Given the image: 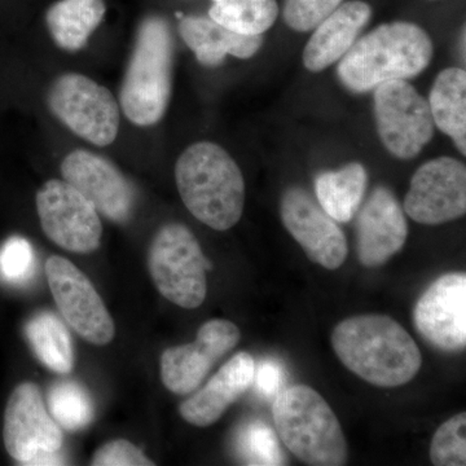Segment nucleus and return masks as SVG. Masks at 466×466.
Segmentation results:
<instances>
[{
	"label": "nucleus",
	"mask_w": 466,
	"mask_h": 466,
	"mask_svg": "<svg viewBox=\"0 0 466 466\" xmlns=\"http://www.w3.org/2000/svg\"><path fill=\"white\" fill-rule=\"evenodd\" d=\"M434 125L466 155V73L449 67L438 75L429 97Z\"/></svg>",
	"instance_id": "4be33fe9"
},
{
	"label": "nucleus",
	"mask_w": 466,
	"mask_h": 466,
	"mask_svg": "<svg viewBox=\"0 0 466 466\" xmlns=\"http://www.w3.org/2000/svg\"><path fill=\"white\" fill-rule=\"evenodd\" d=\"M61 175L112 222L121 225L133 216V186L108 158L90 150H73L61 162Z\"/></svg>",
	"instance_id": "2eb2a0df"
},
{
	"label": "nucleus",
	"mask_w": 466,
	"mask_h": 466,
	"mask_svg": "<svg viewBox=\"0 0 466 466\" xmlns=\"http://www.w3.org/2000/svg\"><path fill=\"white\" fill-rule=\"evenodd\" d=\"M106 11L104 0H58L48 8L46 24L57 47L76 52L87 45Z\"/></svg>",
	"instance_id": "412c9836"
},
{
	"label": "nucleus",
	"mask_w": 466,
	"mask_h": 466,
	"mask_svg": "<svg viewBox=\"0 0 466 466\" xmlns=\"http://www.w3.org/2000/svg\"><path fill=\"white\" fill-rule=\"evenodd\" d=\"M48 408L58 426L69 431H81L94 420V403L84 386L60 381L48 392Z\"/></svg>",
	"instance_id": "a878e982"
},
{
	"label": "nucleus",
	"mask_w": 466,
	"mask_h": 466,
	"mask_svg": "<svg viewBox=\"0 0 466 466\" xmlns=\"http://www.w3.org/2000/svg\"><path fill=\"white\" fill-rule=\"evenodd\" d=\"M94 466H153L155 462L144 455L143 451L131 441L116 440L108 441L94 453Z\"/></svg>",
	"instance_id": "7c9ffc66"
},
{
	"label": "nucleus",
	"mask_w": 466,
	"mask_h": 466,
	"mask_svg": "<svg viewBox=\"0 0 466 466\" xmlns=\"http://www.w3.org/2000/svg\"><path fill=\"white\" fill-rule=\"evenodd\" d=\"M408 225L403 208L394 193L379 187L359 211L358 258L364 267L385 265L406 244Z\"/></svg>",
	"instance_id": "f3484780"
},
{
	"label": "nucleus",
	"mask_w": 466,
	"mask_h": 466,
	"mask_svg": "<svg viewBox=\"0 0 466 466\" xmlns=\"http://www.w3.org/2000/svg\"><path fill=\"white\" fill-rule=\"evenodd\" d=\"M253 382L257 391L267 400H272L279 391L283 390L284 370L276 361H262L254 370Z\"/></svg>",
	"instance_id": "2f4dec72"
},
{
	"label": "nucleus",
	"mask_w": 466,
	"mask_h": 466,
	"mask_svg": "<svg viewBox=\"0 0 466 466\" xmlns=\"http://www.w3.org/2000/svg\"><path fill=\"white\" fill-rule=\"evenodd\" d=\"M332 346L343 366L379 388L406 385L422 366L415 339L386 315L346 319L334 327Z\"/></svg>",
	"instance_id": "f257e3e1"
},
{
	"label": "nucleus",
	"mask_w": 466,
	"mask_h": 466,
	"mask_svg": "<svg viewBox=\"0 0 466 466\" xmlns=\"http://www.w3.org/2000/svg\"><path fill=\"white\" fill-rule=\"evenodd\" d=\"M433 42L412 23L383 24L355 41L339 60L337 75L348 90L364 94L390 81H407L424 72Z\"/></svg>",
	"instance_id": "f03ea898"
},
{
	"label": "nucleus",
	"mask_w": 466,
	"mask_h": 466,
	"mask_svg": "<svg viewBox=\"0 0 466 466\" xmlns=\"http://www.w3.org/2000/svg\"><path fill=\"white\" fill-rule=\"evenodd\" d=\"M238 449L249 465L287 464L274 431L262 421H251L242 428Z\"/></svg>",
	"instance_id": "bb28decb"
},
{
	"label": "nucleus",
	"mask_w": 466,
	"mask_h": 466,
	"mask_svg": "<svg viewBox=\"0 0 466 466\" xmlns=\"http://www.w3.org/2000/svg\"><path fill=\"white\" fill-rule=\"evenodd\" d=\"M148 268L159 293L174 305L198 309L207 299L210 263L186 226L168 223L158 229L150 244Z\"/></svg>",
	"instance_id": "423d86ee"
},
{
	"label": "nucleus",
	"mask_w": 466,
	"mask_h": 466,
	"mask_svg": "<svg viewBox=\"0 0 466 466\" xmlns=\"http://www.w3.org/2000/svg\"><path fill=\"white\" fill-rule=\"evenodd\" d=\"M368 173L359 162L339 171H324L315 179L319 205L336 222L346 223L357 214L366 195Z\"/></svg>",
	"instance_id": "5701e85b"
},
{
	"label": "nucleus",
	"mask_w": 466,
	"mask_h": 466,
	"mask_svg": "<svg viewBox=\"0 0 466 466\" xmlns=\"http://www.w3.org/2000/svg\"><path fill=\"white\" fill-rule=\"evenodd\" d=\"M256 363L248 352H238L211 377L210 381L184 400L180 415L188 424L208 428L216 424L253 383Z\"/></svg>",
	"instance_id": "a211bd4d"
},
{
	"label": "nucleus",
	"mask_w": 466,
	"mask_h": 466,
	"mask_svg": "<svg viewBox=\"0 0 466 466\" xmlns=\"http://www.w3.org/2000/svg\"><path fill=\"white\" fill-rule=\"evenodd\" d=\"M280 214L288 232L299 242L309 260L327 269L339 268L349 247L342 229L300 187H290L281 198Z\"/></svg>",
	"instance_id": "4468645a"
},
{
	"label": "nucleus",
	"mask_w": 466,
	"mask_h": 466,
	"mask_svg": "<svg viewBox=\"0 0 466 466\" xmlns=\"http://www.w3.org/2000/svg\"><path fill=\"white\" fill-rule=\"evenodd\" d=\"M373 91L377 133L383 146L397 158H415L433 139L428 100L407 81L386 82Z\"/></svg>",
	"instance_id": "1a4fd4ad"
},
{
	"label": "nucleus",
	"mask_w": 466,
	"mask_h": 466,
	"mask_svg": "<svg viewBox=\"0 0 466 466\" xmlns=\"http://www.w3.org/2000/svg\"><path fill=\"white\" fill-rule=\"evenodd\" d=\"M52 115L92 146L108 147L119 131V106L108 88L78 73H66L47 94Z\"/></svg>",
	"instance_id": "0eeeda50"
},
{
	"label": "nucleus",
	"mask_w": 466,
	"mask_h": 466,
	"mask_svg": "<svg viewBox=\"0 0 466 466\" xmlns=\"http://www.w3.org/2000/svg\"><path fill=\"white\" fill-rule=\"evenodd\" d=\"M35 204L43 232L61 249L78 254L99 249V213L75 187L66 180H48L36 193Z\"/></svg>",
	"instance_id": "9d476101"
},
{
	"label": "nucleus",
	"mask_w": 466,
	"mask_h": 466,
	"mask_svg": "<svg viewBox=\"0 0 466 466\" xmlns=\"http://www.w3.org/2000/svg\"><path fill=\"white\" fill-rule=\"evenodd\" d=\"M272 416L279 438L300 461L312 466H342L348 462L342 426L315 389L294 385L279 391Z\"/></svg>",
	"instance_id": "39448f33"
},
{
	"label": "nucleus",
	"mask_w": 466,
	"mask_h": 466,
	"mask_svg": "<svg viewBox=\"0 0 466 466\" xmlns=\"http://www.w3.org/2000/svg\"><path fill=\"white\" fill-rule=\"evenodd\" d=\"M174 38L164 17L150 15L137 27L119 104L131 124L148 127L167 113L173 88Z\"/></svg>",
	"instance_id": "20e7f679"
},
{
	"label": "nucleus",
	"mask_w": 466,
	"mask_h": 466,
	"mask_svg": "<svg viewBox=\"0 0 466 466\" xmlns=\"http://www.w3.org/2000/svg\"><path fill=\"white\" fill-rule=\"evenodd\" d=\"M179 34L198 63L208 67L222 66L228 55L242 60L253 57L263 45L262 35L232 32L210 17L183 16Z\"/></svg>",
	"instance_id": "aec40b11"
},
{
	"label": "nucleus",
	"mask_w": 466,
	"mask_h": 466,
	"mask_svg": "<svg viewBox=\"0 0 466 466\" xmlns=\"http://www.w3.org/2000/svg\"><path fill=\"white\" fill-rule=\"evenodd\" d=\"M413 321L417 332L441 351H461L466 346V275L441 276L417 300Z\"/></svg>",
	"instance_id": "dca6fc26"
},
{
	"label": "nucleus",
	"mask_w": 466,
	"mask_h": 466,
	"mask_svg": "<svg viewBox=\"0 0 466 466\" xmlns=\"http://www.w3.org/2000/svg\"><path fill=\"white\" fill-rule=\"evenodd\" d=\"M214 3L223 2V0H213Z\"/></svg>",
	"instance_id": "473e14b6"
},
{
	"label": "nucleus",
	"mask_w": 466,
	"mask_h": 466,
	"mask_svg": "<svg viewBox=\"0 0 466 466\" xmlns=\"http://www.w3.org/2000/svg\"><path fill=\"white\" fill-rule=\"evenodd\" d=\"M372 8L366 2L352 0L339 5L321 21L303 50V66L312 73L341 60L370 23Z\"/></svg>",
	"instance_id": "6ab92c4d"
},
{
	"label": "nucleus",
	"mask_w": 466,
	"mask_h": 466,
	"mask_svg": "<svg viewBox=\"0 0 466 466\" xmlns=\"http://www.w3.org/2000/svg\"><path fill=\"white\" fill-rule=\"evenodd\" d=\"M466 413L451 417L435 431L431 460L435 466L466 465Z\"/></svg>",
	"instance_id": "cd10ccee"
},
{
	"label": "nucleus",
	"mask_w": 466,
	"mask_h": 466,
	"mask_svg": "<svg viewBox=\"0 0 466 466\" xmlns=\"http://www.w3.org/2000/svg\"><path fill=\"white\" fill-rule=\"evenodd\" d=\"M175 180L184 205L204 225L227 231L241 219L244 177L235 159L218 144L195 143L184 150L175 165Z\"/></svg>",
	"instance_id": "7ed1b4c3"
},
{
	"label": "nucleus",
	"mask_w": 466,
	"mask_h": 466,
	"mask_svg": "<svg viewBox=\"0 0 466 466\" xmlns=\"http://www.w3.org/2000/svg\"><path fill=\"white\" fill-rule=\"evenodd\" d=\"M27 341L43 366L67 375L75 367V349L72 336L60 318L50 311H41L27 321Z\"/></svg>",
	"instance_id": "b1692460"
},
{
	"label": "nucleus",
	"mask_w": 466,
	"mask_h": 466,
	"mask_svg": "<svg viewBox=\"0 0 466 466\" xmlns=\"http://www.w3.org/2000/svg\"><path fill=\"white\" fill-rule=\"evenodd\" d=\"M46 276L60 314L82 339L106 346L116 336V325L103 299L87 278L69 259L52 256Z\"/></svg>",
	"instance_id": "9b49d317"
},
{
	"label": "nucleus",
	"mask_w": 466,
	"mask_h": 466,
	"mask_svg": "<svg viewBox=\"0 0 466 466\" xmlns=\"http://www.w3.org/2000/svg\"><path fill=\"white\" fill-rule=\"evenodd\" d=\"M279 15L276 0H223L214 3L208 17L244 35H262Z\"/></svg>",
	"instance_id": "393cba45"
},
{
	"label": "nucleus",
	"mask_w": 466,
	"mask_h": 466,
	"mask_svg": "<svg viewBox=\"0 0 466 466\" xmlns=\"http://www.w3.org/2000/svg\"><path fill=\"white\" fill-rule=\"evenodd\" d=\"M240 339V329L232 321L213 319L202 324L195 342L167 349L162 354L161 380L165 388L177 395L195 391L214 364Z\"/></svg>",
	"instance_id": "ddd939ff"
},
{
	"label": "nucleus",
	"mask_w": 466,
	"mask_h": 466,
	"mask_svg": "<svg viewBox=\"0 0 466 466\" xmlns=\"http://www.w3.org/2000/svg\"><path fill=\"white\" fill-rule=\"evenodd\" d=\"M341 3L342 0H285V24L296 32H309Z\"/></svg>",
	"instance_id": "c756f323"
},
{
	"label": "nucleus",
	"mask_w": 466,
	"mask_h": 466,
	"mask_svg": "<svg viewBox=\"0 0 466 466\" xmlns=\"http://www.w3.org/2000/svg\"><path fill=\"white\" fill-rule=\"evenodd\" d=\"M404 211L417 223L438 226L466 213V167L451 157L425 162L410 180Z\"/></svg>",
	"instance_id": "f8f14e48"
},
{
	"label": "nucleus",
	"mask_w": 466,
	"mask_h": 466,
	"mask_svg": "<svg viewBox=\"0 0 466 466\" xmlns=\"http://www.w3.org/2000/svg\"><path fill=\"white\" fill-rule=\"evenodd\" d=\"M3 438L9 456L18 464H64L63 431L48 413L35 383H20L12 391L5 407Z\"/></svg>",
	"instance_id": "6e6552de"
},
{
	"label": "nucleus",
	"mask_w": 466,
	"mask_h": 466,
	"mask_svg": "<svg viewBox=\"0 0 466 466\" xmlns=\"http://www.w3.org/2000/svg\"><path fill=\"white\" fill-rule=\"evenodd\" d=\"M35 254L25 238H8L0 249V275L8 283L21 284L33 275Z\"/></svg>",
	"instance_id": "c85d7f7f"
}]
</instances>
